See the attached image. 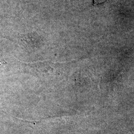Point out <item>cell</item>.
Instances as JSON below:
<instances>
[{
    "label": "cell",
    "instance_id": "6da1fadb",
    "mask_svg": "<svg viewBox=\"0 0 134 134\" xmlns=\"http://www.w3.org/2000/svg\"><path fill=\"white\" fill-rule=\"evenodd\" d=\"M106 0H94V5H98L102 4L105 2Z\"/></svg>",
    "mask_w": 134,
    "mask_h": 134
}]
</instances>
